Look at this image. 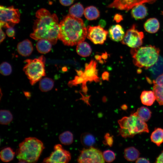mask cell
Listing matches in <instances>:
<instances>
[{
    "label": "cell",
    "instance_id": "33",
    "mask_svg": "<svg viewBox=\"0 0 163 163\" xmlns=\"http://www.w3.org/2000/svg\"><path fill=\"white\" fill-rule=\"evenodd\" d=\"M81 83H82V91H87L88 88L86 86V83L85 82L82 76H75L74 80L69 82L68 85L70 87H72L73 86H76Z\"/></svg>",
    "mask_w": 163,
    "mask_h": 163
},
{
    "label": "cell",
    "instance_id": "14",
    "mask_svg": "<svg viewBox=\"0 0 163 163\" xmlns=\"http://www.w3.org/2000/svg\"><path fill=\"white\" fill-rule=\"evenodd\" d=\"M108 34L110 39L116 42L122 41L125 35L123 29L119 24L111 26L109 29Z\"/></svg>",
    "mask_w": 163,
    "mask_h": 163
},
{
    "label": "cell",
    "instance_id": "43",
    "mask_svg": "<svg viewBox=\"0 0 163 163\" xmlns=\"http://www.w3.org/2000/svg\"><path fill=\"white\" fill-rule=\"evenodd\" d=\"M150 161L147 159L144 158H138L136 160V163H149Z\"/></svg>",
    "mask_w": 163,
    "mask_h": 163
},
{
    "label": "cell",
    "instance_id": "20",
    "mask_svg": "<svg viewBox=\"0 0 163 163\" xmlns=\"http://www.w3.org/2000/svg\"><path fill=\"white\" fill-rule=\"evenodd\" d=\"M52 44L49 40L45 39H41L38 40L36 45V47L39 53L45 54L50 51Z\"/></svg>",
    "mask_w": 163,
    "mask_h": 163
},
{
    "label": "cell",
    "instance_id": "35",
    "mask_svg": "<svg viewBox=\"0 0 163 163\" xmlns=\"http://www.w3.org/2000/svg\"><path fill=\"white\" fill-rule=\"evenodd\" d=\"M103 156L104 160L107 162H111L115 159L114 153L110 150H107L103 153Z\"/></svg>",
    "mask_w": 163,
    "mask_h": 163
},
{
    "label": "cell",
    "instance_id": "42",
    "mask_svg": "<svg viewBox=\"0 0 163 163\" xmlns=\"http://www.w3.org/2000/svg\"><path fill=\"white\" fill-rule=\"evenodd\" d=\"M109 73L106 71L104 72L102 75V78L104 80L108 81L109 80Z\"/></svg>",
    "mask_w": 163,
    "mask_h": 163
},
{
    "label": "cell",
    "instance_id": "47",
    "mask_svg": "<svg viewBox=\"0 0 163 163\" xmlns=\"http://www.w3.org/2000/svg\"><path fill=\"white\" fill-rule=\"evenodd\" d=\"M95 58L97 60H101V56L98 55H96L95 56Z\"/></svg>",
    "mask_w": 163,
    "mask_h": 163
},
{
    "label": "cell",
    "instance_id": "29",
    "mask_svg": "<svg viewBox=\"0 0 163 163\" xmlns=\"http://www.w3.org/2000/svg\"><path fill=\"white\" fill-rule=\"evenodd\" d=\"M84 8L82 5L77 3L71 6L69 10V14L74 17L80 18L84 12Z\"/></svg>",
    "mask_w": 163,
    "mask_h": 163
},
{
    "label": "cell",
    "instance_id": "7",
    "mask_svg": "<svg viewBox=\"0 0 163 163\" xmlns=\"http://www.w3.org/2000/svg\"><path fill=\"white\" fill-rule=\"evenodd\" d=\"M20 14L18 9L13 6L6 7H0V26L2 27H12L19 23Z\"/></svg>",
    "mask_w": 163,
    "mask_h": 163
},
{
    "label": "cell",
    "instance_id": "41",
    "mask_svg": "<svg viewBox=\"0 0 163 163\" xmlns=\"http://www.w3.org/2000/svg\"><path fill=\"white\" fill-rule=\"evenodd\" d=\"M155 163H163V150L157 158Z\"/></svg>",
    "mask_w": 163,
    "mask_h": 163
},
{
    "label": "cell",
    "instance_id": "4",
    "mask_svg": "<svg viewBox=\"0 0 163 163\" xmlns=\"http://www.w3.org/2000/svg\"><path fill=\"white\" fill-rule=\"evenodd\" d=\"M159 53L158 48L150 45L132 48L130 50L134 64L145 69L149 68L156 62Z\"/></svg>",
    "mask_w": 163,
    "mask_h": 163
},
{
    "label": "cell",
    "instance_id": "37",
    "mask_svg": "<svg viewBox=\"0 0 163 163\" xmlns=\"http://www.w3.org/2000/svg\"><path fill=\"white\" fill-rule=\"evenodd\" d=\"M153 81L158 86L163 87V73L157 77Z\"/></svg>",
    "mask_w": 163,
    "mask_h": 163
},
{
    "label": "cell",
    "instance_id": "31",
    "mask_svg": "<svg viewBox=\"0 0 163 163\" xmlns=\"http://www.w3.org/2000/svg\"><path fill=\"white\" fill-rule=\"evenodd\" d=\"M153 91L156 97V100L160 105H163V87L157 85L153 81Z\"/></svg>",
    "mask_w": 163,
    "mask_h": 163
},
{
    "label": "cell",
    "instance_id": "3",
    "mask_svg": "<svg viewBox=\"0 0 163 163\" xmlns=\"http://www.w3.org/2000/svg\"><path fill=\"white\" fill-rule=\"evenodd\" d=\"M44 148L43 143L38 139L27 137L19 144L16 157L20 162L35 163Z\"/></svg>",
    "mask_w": 163,
    "mask_h": 163
},
{
    "label": "cell",
    "instance_id": "24",
    "mask_svg": "<svg viewBox=\"0 0 163 163\" xmlns=\"http://www.w3.org/2000/svg\"><path fill=\"white\" fill-rule=\"evenodd\" d=\"M15 154V152L10 147L5 148L2 149L0 152V159L3 162H9L13 159Z\"/></svg>",
    "mask_w": 163,
    "mask_h": 163
},
{
    "label": "cell",
    "instance_id": "19",
    "mask_svg": "<svg viewBox=\"0 0 163 163\" xmlns=\"http://www.w3.org/2000/svg\"><path fill=\"white\" fill-rule=\"evenodd\" d=\"M140 99L143 104L150 106L154 103L156 97L153 91H144L141 94Z\"/></svg>",
    "mask_w": 163,
    "mask_h": 163
},
{
    "label": "cell",
    "instance_id": "12",
    "mask_svg": "<svg viewBox=\"0 0 163 163\" xmlns=\"http://www.w3.org/2000/svg\"><path fill=\"white\" fill-rule=\"evenodd\" d=\"M157 0H114L108 7L128 11L134 6L147 3L152 4Z\"/></svg>",
    "mask_w": 163,
    "mask_h": 163
},
{
    "label": "cell",
    "instance_id": "49",
    "mask_svg": "<svg viewBox=\"0 0 163 163\" xmlns=\"http://www.w3.org/2000/svg\"><path fill=\"white\" fill-rule=\"evenodd\" d=\"M121 107L122 109L126 110L127 109V107L126 105L125 104H124Z\"/></svg>",
    "mask_w": 163,
    "mask_h": 163
},
{
    "label": "cell",
    "instance_id": "46",
    "mask_svg": "<svg viewBox=\"0 0 163 163\" xmlns=\"http://www.w3.org/2000/svg\"><path fill=\"white\" fill-rule=\"evenodd\" d=\"M76 71L78 75L79 76H81L84 73V72H83V71L81 70H76Z\"/></svg>",
    "mask_w": 163,
    "mask_h": 163
},
{
    "label": "cell",
    "instance_id": "39",
    "mask_svg": "<svg viewBox=\"0 0 163 163\" xmlns=\"http://www.w3.org/2000/svg\"><path fill=\"white\" fill-rule=\"evenodd\" d=\"M60 3L64 6H69L73 2L74 0H59Z\"/></svg>",
    "mask_w": 163,
    "mask_h": 163
},
{
    "label": "cell",
    "instance_id": "16",
    "mask_svg": "<svg viewBox=\"0 0 163 163\" xmlns=\"http://www.w3.org/2000/svg\"><path fill=\"white\" fill-rule=\"evenodd\" d=\"M147 14V8L144 4L137 5L132 9L131 15L135 19H142L146 16Z\"/></svg>",
    "mask_w": 163,
    "mask_h": 163
},
{
    "label": "cell",
    "instance_id": "27",
    "mask_svg": "<svg viewBox=\"0 0 163 163\" xmlns=\"http://www.w3.org/2000/svg\"><path fill=\"white\" fill-rule=\"evenodd\" d=\"M54 85L53 80L51 78H44L40 80L39 84V88L42 92H47L51 90Z\"/></svg>",
    "mask_w": 163,
    "mask_h": 163
},
{
    "label": "cell",
    "instance_id": "50",
    "mask_svg": "<svg viewBox=\"0 0 163 163\" xmlns=\"http://www.w3.org/2000/svg\"><path fill=\"white\" fill-rule=\"evenodd\" d=\"M161 12H162V14L163 15V11H162Z\"/></svg>",
    "mask_w": 163,
    "mask_h": 163
},
{
    "label": "cell",
    "instance_id": "26",
    "mask_svg": "<svg viewBox=\"0 0 163 163\" xmlns=\"http://www.w3.org/2000/svg\"><path fill=\"white\" fill-rule=\"evenodd\" d=\"M151 112L147 107L142 106L138 108L133 114L138 116L145 122L148 121L151 117Z\"/></svg>",
    "mask_w": 163,
    "mask_h": 163
},
{
    "label": "cell",
    "instance_id": "10",
    "mask_svg": "<svg viewBox=\"0 0 163 163\" xmlns=\"http://www.w3.org/2000/svg\"><path fill=\"white\" fill-rule=\"evenodd\" d=\"M70 152L64 149L60 144L56 145L54 151L50 155L44 159L43 162L47 163H66L71 160Z\"/></svg>",
    "mask_w": 163,
    "mask_h": 163
},
{
    "label": "cell",
    "instance_id": "45",
    "mask_svg": "<svg viewBox=\"0 0 163 163\" xmlns=\"http://www.w3.org/2000/svg\"><path fill=\"white\" fill-rule=\"evenodd\" d=\"M101 57L104 59H107L108 56V54L106 52L105 53H103L101 55Z\"/></svg>",
    "mask_w": 163,
    "mask_h": 163
},
{
    "label": "cell",
    "instance_id": "22",
    "mask_svg": "<svg viewBox=\"0 0 163 163\" xmlns=\"http://www.w3.org/2000/svg\"><path fill=\"white\" fill-rule=\"evenodd\" d=\"M124 157L128 161H133L136 160L140 153L135 148L131 146L126 148L124 150Z\"/></svg>",
    "mask_w": 163,
    "mask_h": 163
},
{
    "label": "cell",
    "instance_id": "40",
    "mask_svg": "<svg viewBox=\"0 0 163 163\" xmlns=\"http://www.w3.org/2000/svg\"><path fill=\"white\" fill-rule=\"evenodd\" d=\"M123 19V16L119 14H116L113 17V20L117 23H119Z\"/></svg>",
    "mask_w": 163,
    "mask_h": 163
},
{
    "label": "cell",
    "instance_id": "28",
    "mask_svg": "<svg viewBox=\"0 0 163 163\" xmlns=\"http://www.w3.org/2000/svg\"><path fill=\"white\" fill-rule=\"evenodd\" d=\"M80 140L82 145L86 147H92L95 142L94 137L92 134L88 133H84L82 134Z\"/></svg>",
    "mask_w": 163,
    "mask_h": 163
},
{
    "label": "cell",
    "instance_id": "8",
    "mask_svg": "<svg viewBox=\"0 0 163 163\" xmlns=\"http://www.w3.org/2000/svg\"><path fill=\"white\" fill-rule=\"evenodd\" d=\"M144 37L143 32L139 31L136 28V25L133 24L127 30L121 42L132 48H135L142 45Z\"/></svg>",
    "mask_w": 163,
    "mask_h": 163
},
{
    "label": "cell",
    "instance_id": "36",
    "mask_svg": "<svg viewBox=\"0 0 163 163\" xmlns=\"http://www.w3.org/2000/svg\"><path fill=\"white\" fill-rule=\"evenodd\" d=\"M104 143L110 146H111L113 143V137L110 136L109 133H107L104 136Z\"/></svg>",
    "mask_w": 163,
    "mask_h": 163
},
{
    "label": "cell",
    "instance_id": "44",
    "mask_svg": "<svg viewBox=\"0 0 163 163\" xmlns=\"http://www.w3.org/2000/svg\"><path fill=\"white\" fill-rule=\"evenodd\" d=\"M0 42L1 43L4 40L5 38V34L4 31L2 30L1 28H0Z\"/></svg>",
    "mask_w": 163,
    "mask_h": 163
},
{
    "label": "cell",
    "instance_id": "15",
    "mask_svg": "<svg viewBox=\"0 0 163 163\" xmlns=\"http://www.w3.org/2000/svg\"><path fill=\"white\" fill-rule=\"evenodd\" d=\"M18 53L23 56H27L31 55L33 50L31 42L28 39L25 40L19 43L17 45Z\"/></svg>",
    "mask_w": 163,
    "mask_h": 163
},
{
    "label": "cell",
    "instance_id": "30",
    "mask_svg": "<svg viewBox=\"0 0 163 163\" xmlns=\"http://www.w3.org/2000/svg\"><path fill=\"white\" fill-rule=\"evenodd\" d=\"M13 117L8 110H1L0 111V123L2 125H7L12 120Z\"/></svg>",
    "mask_w": 163,
    "mask_h": 163
},
{
    "label": "cell",
    "instance_id": "5",
    "mask_svg": "<svg viewBox=\"0 0 163 163\" xmlns=\"http://www.w3.org/2000/svg\"><path fill=\"white\" fill-rule=\"evenodd\" d=\"M118 123L120 126L119 134L125 138L133 137L137 134L149 131L145 122L133 114L123 117L118 121Z\"/></svg>",
    "mask_w": 163,
    "mask_h": 163
},
{
    "label": "cell",
    "instance_id": "25",
    "mask_svg": "<svg viewBox=\"0 0 163 163\" xmlns=\"http://www.w3.org/2000/svg\"><path fill=\"white\" fill-rule=\"evenodd\" d=\"M150 139L152 142L157 146H160L163 142V129L155 128L151 134Z\"/></svg>",
    "mask_w": 163,
    "mask_h": 163
},
{
    "label": "cell",
    "instance_id": "9",
    "mask_svg": "<svg viewBox=\"0 0 163 163\" xmlns=\"http://www.w3.org/2000/svg\"><path fill=\"white\" fill-rule=\"evenodd\" d=\"M77 161L80 163L105 162L102 152L92 147L88 149H84L81 151Z\"/></svg>",
    "mask_w": 163,
    "mask_h": 163
},
{
    "label": "cell",
    "instance_id": "1",
    "mask_svg": "<svg viewBox=\"0 0 163 163\" xmlns=\"http://www.w3.org/2000/svg\"><path fill=\"white\" fill-rule=\"evenodd\" d=\"M36 17L33 31L30 34V37L36 40L46 39L53 45L56 44L58 39L59 30L56 15L51 14L46 9L41 8L36 12Z\"/></svg>",
    "mask_w": 163,
    "mask_h": 163
},
{
    "label": "cell",
    "instance_id": "32",
    "mask_svg": "<svg viewBox=\"0 0 163 163\" xmlns=\"http://www.w3.org/2000/svg\"><path fill=\"white\" fill-rule=\"evenodd\" d=\"M59 139L62 144L69 145L71 144L73 142V135L70 131H65L59 135Z\"/></svg>",
    "mask_w": 163,
    "mask_h": 163
},
{
    "label": "cell",
    "instance_id": "13",
    "mask_svg": "<svg viewBox=\"0 0 163 163\" xmlns=\"http://www.w3.org/2000/svg\"><path fill=\"white\" fill-rule=\"evenodd\" d=\"M96 66L97 62L93 60H92L88 64H85V70L82 76L86 83L88 81H94L95 82L99 81Z\"/></svg>",
    "mask_w": 163,
    "mask_h": 163
},
{
    "label": "cell",
    "instance_id": "11",
    "mask_svg": "<svg viewBox=\"0 0 163 163\" xmlns=\"http://www.w3.org/2000/svg\"><path fill=\"white\" fill-rule=\"evenodd\" d=\"M87 37L95 44H102L106 40L108 34L100 25L94 26H89L87 28Z\"/></svg>",
    "mask_w": 163,
    "mask_h": 163
},
{
    "label": "cell",
    "instance_id": "23",
    "mask_svg": "<svg viewBox=\"0 0 163 163\" xmlns=\"http://www.w3.org/2000/svg\"><path fill=\"white\" fill-rule=\"evenodd\" d=\"M84 14L85 18L88 20H93L98 18L100 16V13L95 7L91 6L85 8Z\"/></svg>",
    "mask_w": 163,
    "mask_h": 163
},
{
    "label": "cell",
    "instance_id": "2",
    "mask_svg": "<svg viewBox=\"0 0 163 163\" xmlns=\"http://www.w3.org/2000/svg\"><path fill=\"white\" fill-rule=\"evenodd\" d=\"M59 24L58 39L65 45L72 46L84 41L87 30L83 21L70 14L65 17Z\"/></svg>",
    "mask_w": 163,
    "mask_h": 163
},
{
    "label": "cell",
    "instance_id": "18",
    "mask_svg": "<svg viewBox=\"0 0 163 163\" xmlns=\"http://www.w3.org/2000/svg\"><path fill=\"white\" fill-rule=\"evenodd\" d=\"M149 70L155 78L163 73V57L159 56L156 62L149 68Z\"/></svg>",
    "mask_w": 163,
    "mask_h": 163
},
{
    "label": "cell",
    "instance_id": "34",
    "mask_svg": "<svg viewBox=\"0 0 163 163\" xmlns=\"http://www.w3.org/2000/svg\"><path fill=\"white\" fill-rule=\"evenodd\" d=\"M12 71V69L11 65L8 62H2L0 66V73L4 76L10 75Z\"/></svg>",
    "mask_w": 163,
    "mask_h": 163
},
{
    "label": "cell",
    "instance_id": "6",
    "mask_svg": "<svg viewBox=\"0 0 163 163\" xmlns=\"http://www.w3.org/2000/svg\"><path fill=\"white\" fill-rule=\"evenodd\" d=\"M46 59L43 55L34 59L24 61L26 64L23 70L29 79L31 85H34L46 75L45 64Z\"/></svg>",
    "mask_w": 163,
    "mask_h": 163
},
{
    "label": "cell",
    "instance_id": "48",
    "mask_svg": "<svg viewBox=\"0 0 163 163\" xmlns=\"http://www.w3.org/2000/svg\"><path fill=\"white\" fill-rule=\"evenodd\" d=\"M24 94L25 95V96L27 97H30V93H29V92H24Z\"/></svg>",
    "mask_w": 163,
    "mask_h": 163
},
{
    "label": "cell",
    "instance_id": "21",
    "mask_svg": "<svg viewBox=\"0 0 163 163\" xmlns=\"http://www.w3.org/2000/svg\"><path fill=\"white\" fill-rule=\"evenodd\" d=\"M76 51L78 54L80 56L86 57L91 55L92 49L88 43L83 41L77 44Z\"/></svg>",
    "mask_w": 163,
    "mask_h": 163
},
{
    "label": "cell",
    "instance_id": "38",
    "mask_svg": "<svg viewBox=\"0 0 163 163\" xmlns=\"http://www.w3.org/2000/svg\"><path fill=\"white\" fill-rule=\"evenodd\" d=\"M6 34L8 37H13L14 35V30L12 27L8 28L6 30Z\"/></svg>",
    "mask_w": 163,
    "mask_h": 163
},
{
    "label": "cell",
    "instance_id": "17",
    "mask_svg": "<svg viewBox=\"0 0 163 163\" xmlns=\"http://www.w3.org/2000/svg\"><path fill=\"white\" fill-rule=\"evenodd\" d=\"M144 27L145 30L150 33H155L158 30L160 23L155 18L148 19L145 23Z\"/></svg>",
    "mask_w": 163,
    "mask_h": 163
}]
</instances>
